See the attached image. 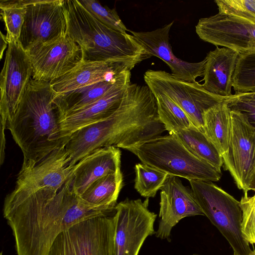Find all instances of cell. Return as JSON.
<instances>
[{
  "instance_id": "cell-1",
  "label": "cell",
  "mask_w": 255,
  "mask_h": 255,
  "mask_svg": "<svg viewBox=\"0 0 255 255\" xmlns=\"http://www.w3.org/2000/svg\"><path fill=\"white\" fill-rule=\"evenodd\" d=\"M105 213L74 192L70 176L61 188L47 187L23 198L4 200L3 207L17 255H47L61 233Z\"/></svg>"
},
{
  "instance_id": "cell-2",
  "label": "cell",
  "mask_w": 255,
  "mask_h": 255,
  "mask_svg": "<svg viewBox=\"0 0 255 255\" xmlns=\"http://www.w3.org/2000/svg\"><path fill=\"white\" fill-rule=\"evenodd\" d=\"M165 131L151 90L147 85L130 83L119 107L111 116L79 129L68 138L65 148L69 166L99 148L114 146L127 150Z\"/></svg>"
},
{
  "instance_id": "cell-3",
  "label": "cell",
  "mask_w": 255,
  "mask_h": 255,
  "mask_svg": "<svg viewBox=\"0 0 255 255\" xmlns=\"http://www.w3.org/2000/svg\"><path fill=\"white\" fill-rule=\"evenodd\" d=\"M50 82L33 79L11 118L8 129L21 149V169L33 167L66 142L57 141L61 118L53 99L56 94Z\"/></svg>"
},
{
  "instance_id": "cell-4",
  "label": "cell",
  "mask_w": 255,
  "mask_h": 255,
  "mask_svg": "<svg viewBox=\"0 0 255 255\" xmlns=\"http://www.w3.org/2000/svg\"><path fill=\"white\" fill-rule=\"evenodd\" d=\"M66 34L81 47L82 61L108 62L132 70L149 58L130 34L114 30L95 18L78 0H65Z\"/></svg>"
},
{
  "instance_id": "cell-5",
  "label": "cell",
  "mask_w": 255,
  "mask_h": 255,
  "mask_svg": "<svg viewBox=\"0 0 255 255\" xmlns=\"http://www.w3.org/2000/svg\"><path fill=\"white\" fill-rule=\"evenodd\" d=\"M127 150L142 163L189 181H218L222 175L220 169L191 153L173 133L159 136Z\"/></svg>"
},
{
  "instance_id": "cell-6",
  "label": "cell",
  "mask_w": 255,
  "mask_h": 255,
  "mask_svg": "<svg viewBox=\"0 0 255 255\" xmlns=\"http://www.w3.org/2000/svg\"><path fill=\"white\" fill-rule=\"evenodd\" d=\"M189 181L204 216L228 242L234 255H251L253 251L241 232L242 212L240 201L211 181Z\"/></svg>"
},
{
  "instance_id": "cell-7",
  "label": "cell",
  "mask_w": 255,
  "mask_h": 255,
  "mask_svg": "<svg viewBox=\"0 0 255 255\" xmlns=\"http://www.w3.org/2000/svg\"><path fill=\"white\" fill-rule=\"evenodd\" d=\"M114 215L95 217L62 232L47 255H115Z\"/></svg>"
},
{
  "instance_id": "cell-8",
  "label": "cell",
  "mask_w": 255,
  "mask_h": 255,
  "mask_svg": "<svg viewBox=\"0 0 255 255\" xmlns=\"http://www.w3.org/2000/svg\"><path fill=\"white\" fill-rule=\"evenodd\" d=\"M143 78L151 91L165 94L186 113L193 126L203 132L204 112L227 98L209 92L197 81L180 80L165 71L148 70Z\"/></svg>"
},
{
  "instance_id": "cell-9",
  "label": "cell",
  "mask_w": 255,
  "mask_h": 255,
  "mask_svg": "<svg viewBox=\"0 0 255 255\" xmlns=\"http://www.w3.org/2000/svg\"><path fill=\"white\" fill-rule=\"evenodd\" d=\"M148 198H127L118 203L114 215L115 255H138L147 238L155 235L157 215L148 209Z\"/></svg>"
},
{
  "instance_id": "cell-10",
  "label": "cell",
  "mask_w": 255,
  "mask_h": 255,
  "mask_svg": "<svg viewBox=\"0 0 255 255\" xmlns=\"http://www.w3.org/2000/svg\"><path fill=\"white\" fill-rule=\"evenodd\" d=\"M29 56L19 40L9 42L0 74V125L6 126L16 110L31 79Z\"/></svg>"
},
{
  "instance_id": "cell-11",
  "label": "cell",
  "mask_w": 255,
  "mask_h": 255,
  "mask_svg": "<svg viewBox=\"0 0 255 255\" xmlns=\"http://www.w3.org/2000/svg\"><path fill=\"white\" fill-rule=\"evenodd\" d=\"M231 130L228 148L223 156L225 168L238 188L248 192L255 172V128L241 113L231 111Z\"/></svg>"
},
{
  "instance_id": "cell-12",
  "label": "cell",
  "mask_w": 255,
  "mask_h": 255,
  "mask_svg": "<svg viewBox=\"0 0 255 255\" xmlns=\"http://www.w3.org/2000/svg\"><path fill=\"white\" fill-rule=\"evenodd\" d=\"M64 0H30L19 41L26 51L66 35Z\"/></svg>"
},
{
  "instance_id": "cell-13",
  "label": "cell",
  "mask_w": 255,
  "mask_h": 255,
  "mask_svg": "<svg viewBox=\"0 0 255 255\" xmlns=\"http://www.w3.org/2000/svg\"><path fill=\"white\" fill-rule=\"evenodd\" d=\"M31 62L32 79L50 82L71 70L82 61L81 47L66 34L26 50Z\"/></svg>"
},
{
  "instance_id": "cell-14",
  "label": "cell",
  "mask_w": 255,
  "mask_h": 255,
  "mask_svg": "<svg viewBox=\"0 0 255 255\" xmlns=\"http://www.w3.org/2000/svg\"><path fill=\"white\" fill-rule=\"evenodd\" d=\"M196 32L202 40L240 54L255 51V24L218 13L200 18Z\"/></svg>"
},
{
  "instance_id": "cell-15",
  "label": "cell",
  "mask_w": 255,
  "mask_h": 255,
  "mask_svg": "<svg viewBox=\"0 0 255 255\" xmlns=\"http://www.w3.org/2000/svg\"><path fill=\"white\" fill-rule=\"evenodd\" d=\"M160 190L159 220L155 235L170 242L171 231L180 220L204 215L192 189L185 186L178 177L168 175Z\"/></svg>"
},
{
  "instance_id": "cell-16",
  "label": "cell",
  "mask_w": 255,
  "mask_h": 255,
  "mask_svg": "<svg viewBox=\"0 0 255 255\" xmlns=\"http://www.w3.org/2000/svg\"><path fill=\"white\" fill-rule=\"evenodd\" d=\"M130 77V70L126 71L98 100L83 109L65 114L60 121L56 140L67 141L76 131L111 116L119 107L125 90L131 83Z\"/></svg>"
},
{
  "instance_id": "cell-17",
  "label": "cell",
  "mask_w": 255,
  "mask_h": 255,
  "mask_svg": "<svg viewBox=\"0 0 255 255\" xmlns=\"http://www.w3.org/2000/svg\"><path fill=\"white\" fill-rule=\"evenodd\" d=\"M174 21L150 31H134L128 30L143 46L150 58L157 57L169 67L171 75L176 79L190 82H196L203 75L206 60L198 62H189L177 57L169 42L170 30Z\"/></svg>"
},
{
  "instance_id": "cell-18",
  "label": "cell",
  "mask_w": 255,
  "mask_h": 255,
  "mask_svg": "<svg viewBox=\"0 0 255 255\" xmlns=\"http://www.w3.org/2000/svg\"><path fill=\"white\" fill-rule=\"evenodd\" d=\"M121 171V151L119 148H99L80 160L72 167L71 188L81 196L95 181L109 174Z\"/></svg>"
},
{
  "instance_id": "cell-19",
  "label": "cell",
  "mask_w": 255,
  "mask_h": 255,
  "mask_svg": "<svg viewBox=\"0 0 255 255\" xmlns=\"http://www.w3.org/2000/svg\"><path fill=\"white\" fill-rule=\"evenodd\" d=\"M127 70L131 71L121 64L82 61L67 73L50 83L56 93H64L100 82L115 81Z\"/></svg>"
},
{
  "instance_id": "cell-20",
  "label": "cell",
  "mask_w": 255,
  "mask_h": 255,
  "mask_svg": "<svg viewBox=\"0 0 255 255\" xmlns=\"http://www.w3.org/2000/svg\"><path fill=\"white\" fill-rule=\"evenodd\" d=\"M239 55L232 49L218 46L209 51L205 58L203 87L212 94L231 97L232 78Z\"/></svg>"
},
{
  "instance_id": "cell-21",
  "label": "cell",
  "mask_w": 255,
  "mask_h": 255,
  "mask_svg": "<svg viewBox=\"0 0 255 255\" xmlns=\"http://www.w3.org/2000/svg\"><path fill=\"white\" fill-rule=\"evenodd\" d=\"M121 76L115 81L100 82L70 91L56 93L53 101L61 118L68 113L83 109L98 100L111 88Z\"/></svg>"
},
{
  "instance_id": "cell-22",
  "label": "cell",
  "mask_w": 255,
  "mask_h": 255,
  "mask_svg": "<svg viewBox=\"0 0 255 255\" xmlns=\"http://www.w3.org/2000/svg\"><path fill=\"white\" fill-rule=\"evenodd\" d=\"M123 186V176L120 171L96 180L79 197L91 206L115 210Z\"/></svg>"
},
{
  "instance_id": "cell-23",
  "label": "cell",
  "mask_w": 255,
  "mask_h": 255,
  "mask_svg": "<svg viewBox=\"0 0 255 255\" xmlns=\"http://www.w3.org/2000/svg\"><path fill=\"white\" fill-rule=\"evenodd\" d=\"M204 133L223 155L227 151L231 130V110L224 102L203 114Z\"/></svg>"
},
{
  "instance_id": "cell-24",
  "label": "cell",
  "mask_w": 255,
  "mask_h": 255,
  "mask_svg": "<svg viewBox=\"0 0 255 255\" xmlns=\"http://www.w3.org/2000/svg\"><path fill=\"white\" fill-rule=\"evenodd\" d=\"M173 134L194 155L221 170L222 155L202 131L193 126Z\"/></svg>"
},
{
  "instance_id": "cell-25",
  "label": "cell",
  "mask_w": 255,
  "mask_h": 255,
  "mask_svg": "<svg viewBox=\"0 0 255 255\" xmlns=\"http://www.w3.org/2000/svg\"><path fill=\"white\" fill-rule=\"evenodd\" d=\"M157 106L158 118L169 133L193 126L186 113L165 94L151 91Z\"/></svg>"
},
{
  "instance_id": "cell-26",
  "label": "cell",
  "mask_w": 255,
  "mask_h": 255,
  "mask_svg": "<svg viewBox=\"0 0 255 255\" xmlns=\"http://www.w3.org/2000/svg\"><path fill=\"white\" fill-rule=\"evenodd\" d=\"M30 0H0L1 17L5 24L8 43L19 40L27 5Z\"/></svg>"
},
{
  "instance_id": "cell-27",
  "label": "cell",
  "mask_w": 255,
  "mask_h": 255,
  "mask_svg": "<svg viewBox=\"0 0 255 255\" xmlns=\"http://www.w3.org/2000/svg\"><path fill=\"white\" fill-rule=\"evenodd\" d=\"M134 187L142 197L153 198L163 186L167 174L142 163L134 166Z\"/></svg>"
},
{
  "instance_id": "cell-28",
  "label": "cell",
  "mask_w": 255,
  "mask_h": 255,
  "mask_svg": "<svg viewBox=\"0 0 255 255\" xmlns=\"http://www.w3.org/2000/svg\"><path fill=\"white\" fill-rule=\"evenodd\" d=\"M235 94L255 92V51L240 54L232 78Z\"/></svg>"
},
{
  "instance_id": "cell-29",
  "label": "cell",
  "mask_w": 255,
  "mask_h": 255,
  "mask_svg": "<svg viewBox=\"0 0 255 255\" xmlns=\"http://www.w3.org/2000/svg\"><path fill=\"white\" fill-rule=\"evenodd\" d=\"M218 13L255 24V0H216Z\"/></svg>"
},
{
  "instance_id": "cell-30",
  "label": "cell",
  "mask_w": 255,
  "mask_h": 255,
  "mask_svg": "<svg viewBox=\"0 0 255 255\" xmlns=\"http://www.w3.org/2000/svg\"><path fill=\"white\" fill-rule=\"evenodd\" d=\"M81 5L95 18L108 27L123 33L128 30L120 18L115 8L102 5L95 0H79Z\"/></svg>"
},
{
  "instance_id": "cell-31",
  "label": "cell",
  "mask_w": 255,
  "mask_h": 255,
  "mask_svg": "<svg viewBox=\"0 0 255 255\" xmlns=\"http://www.w3.org/2000/svg\"><path fill=\"white\" fill-rule=\"evenodd\" d=\"M240 205L242 212V233L249 244L255 245V195L249 196L248 192L244 193Z\"/></svg>"
},
{
  "instance_id": "cell-32",
  "label": "cell",
  "mask_w": 255,
  "mask_h": 255,
  "mask_svg": "<svg viewBox=\"0 0 255 255\" xmlns=\"http://www.w3.org/2000/svg\"><path fill=\"white\" fill-rule=\"evenodd\" d=\"M224 102L231 111L243 114L249 123L255 128V100L247 96L245 93L233 94Z\"/></svg>"
},
{
  "instance_id": "cell-33",
  "label": "cell",
  "mask_w": 255,
  "mask_h": 255,
  "mask_svg": "<svg viewBox=\"0 0 255 255\" xmlns=\"http://www.w3.org/2000/svg\"><path fill=\"white\" fill-rule=\"evenodd\" d=\"M8 43L7 42L6 35H4L2 32L0 31V60L2 59L3 55V52L4 50L5 49V48L7 47V45H8Z\"/></svg>"
},
{
  "instance_id": "cell-34",
  "label": "cell",
  "mask_w": 255,
  "mask_h": 255,
  "mask_svg": "<svg viewBox=\"0 0 255 255\" xmlns=\"http://www.w3.org/2000/svg\"><path fill=\"white\" fill-rule=\"evenodd\" d=\"M255 191V172L254 173V174L253 176V178L249 184L248 191Z\"/></svg>"
},
{
  "instance_id": "cell-35",
  "label": "cell",
  "mask_w": 255,
  "mask_h": 255,
  "mask_svg": "<svg viewBox=\"0 0 255 255\" xmlns=\"http://www.w3.org/2000/svg\"><path fill=\"white\" fill-rule=\"evenodd\" d=\"M245 94L250 98L255 100V92L246 93Z\"/></svg>"
},
{
  "instance_id": "cell-36",
  "label": "cell",
  "mask_w": 255,
  "mask_h": 255,
  "mask_svg": "<svg viewBox=\"0 0 255 255\" xmlns=\"http://www.w3.org/2000/svg\"><path fill=\"white\" fill-rule=\"evenodd\" d=\"M251 255H255V250L253 251Z\"/></svg>"
},
{
  "instance_id": "cell-37",
  "label": "cell",
  "mask_w": 255,
  "mask_h": 255,
  "mask_svg": "<svg viewBox=\"0 0 255 255\" xmlns=\"http://www.w3.org/2000/svg\"></svg>"
}]
</instances>
